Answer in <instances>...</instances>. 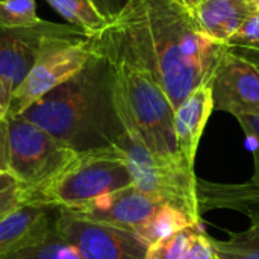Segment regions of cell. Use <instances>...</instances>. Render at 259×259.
I'll return each mask as SVG.
<instances>
[{"label":"cell","mask_w":259,"mask_h":259,"mask_svg":"<svg viewBox=\"0 0 259 259\" xmlns=\"http://www.w3.org/2000/svg\"><path fill=\"white\" fill-rule=\"evenodd\" d=\"M197 231H202V228H188L147 247L144 259H184L191 238Z\"/></svg>","instance_id":"obj_20"},{"label":"cell","mask_w":259,"mask_h":259,"mask_svg":"<svg viewBox=\"0 0 259 259\" xmlns=\"http://www.w3.org/2000/svg\"><path fill=\"white\" fill-rule=\"evenodd\" d=\"M94 2L109 21L115 20V17L120 14V11L123 9L126 3V0H94Z\"/></svg>","instance_id":"obj_26"},{"label":"cell","mask_w":259,"mask_h":259,"mask_svg":"<svg viewBox=\"0 0 259 259\" xmlns=\"http://www.w3.org/2000/svg\"><path fill=\"white\" fill-rule=\"evenodd\" d=\"M196 27L209 39L226 46L253 12L249 0H181Z\"/></svg>","instance_id":"obj_12"},{"label":"cell","mask_w":259,"mask_h":259,"mask_svg":"<svg viewBox=\"0 0 259 259\" xmlns=\"http://www.w3.org/2000/svg\"><path fill=\"white\" fill-rule=\"evenodd\" d=\"M9 105H11V96L6 91L5 85L0 82V120H5L8 117Z\"/></svg>","instance_id":"obj_27"},{"label":"cell","mask_w":259,"mask_h":259,"mask_svg":"<svg viewBox=\"0 0 259 259\" xmlns=\"http://www.w3.org/2000/svg\"><path fill=\"white\" fill-rule=\"evenodd\" d=\"M0 171H9V146H8V120H0Z\"/></svg>","instance_id":"obj_25"},{"label":"cell","mask_w":259,"mask_h":259,"mask_svg":"<svg viewBox=\"0 0 259 259\" xmlns=\"http://www.w3.org/2000/svg\"><path fill=\"white\" fill-rule=\"evenodd\" d=\"M188 228H202V226L182 209L168 203H162L147 220L135 226L132 232L147 247H150Z\"/></svg>","instance_id":"obj_15"},{"label":"cell","mask_w":259,"mask_h":259,"mask_svg":"<svg viewBox=\"0 0 259 259\" xmlns=\"http://www.w3.org/2000/svg\"><path fill=\"white\" fill-rule=\"evenodd\" d=\"M96 50V38H87L71 26L41 38L35 62L12 93L8 117H18L47 93L77 74Z\"/></svg>","instance_id":"obj_5"},{"label":"cell","mask_w":259,"mask_h":259,"mask_svg":"<svg viewBox=\"0 0 259 259\" xmlns=\"http://www.w3.org/2000/svg\"><path fill=\"white\" fill-rule=\"evenodd\" d=\"M18 117L74 152L118 146L123 127L115 109L114 74L97 38L87 65Z\"/></svg>","instance_id":"obj_2"},{"label":"cell","mask_w":259,"mask_h":259,"mask_svg":"<svg viewBox=\"0 0 259 259\" xmlns=\"http://www.w3.org/2000/svg\"><path fill=\"white\" fill-rule=\"evenodd\" d=\"M228 49H243L259 53V11H253L226 42Z\"/></svg>","instance_id":"obj_21"},{"label":"cell","mask_w":259,"mask_h":259,"mask_svg":"<svg viewBox=\"0 0 259 259\" xmlns=\"http://www.w3.org/2000/svg\"><path fill=\"white\" fill-rule=\"evenodd\" d=\"M200 212L209 209L238 211L249 219L259 217V190L247 184H214L197 179Z\"/></svg>","instance_id":"obj_14"},{"label":"cell","mask_w":259,"mask_h":259,"mask_svg":"<svg viewBox=\"0 0 259 259\" xmlns=\"http://www.w3.org/2000/svg\"><path fill=\"white\" fill-rule=\"evenodd\" d=\"M241 129L244 131L246 137L250 138V141L255 144L253 147V162H255V171L249 182H246L250 188L259 190V112L250 115H240L237 117Z\"/></svg>","instance_id":"obj_22"},{"label":"cell","mask_w":259,"mask_h":259,"mask_svg":"<svg viewBox=\"0 0 259 259\" xmlns=\"http://www.w3.org/2000/svg\"><path fill=\"white\" fill-rule=\"evenodd\" d=\"M15 187H20L18 181L11 173L0 171V194L11 190V188H15Z\"/></svg>","instance_id":"obj_28"},{"label":"cell","mask_w":259,"mask_h":259,"mask_svg":"<svg viewBox=\"0 0 259 259\" xmlns=\"http://www.w3.org/2000/svg\"><path fill=\"white\" fill-rule=\"evenodd\" d=\"M97 41L111 62L114 87L149 150L165 164L190 167L178 149L175 109L153 74L132 55L109 26L97 36Z\"/></svg>","instance_id":"obj_3"},{"label":"cell","mask_w":259,"mask_h":259,"mask_svg":"<svg viewBox=\"0 0 259 259\" xmlns=\"http://www.w3.org/2000/svg\"><path fill=\"white\" fill-rule=\"evenodd\" d=\"M3 259H80L77 250L55 229L44 238L33 241Z\"/></svg>","instance_id":"obj_18"},{"label":"cell","mask_w":259,"mask_h":259,"mask_svg":"<svg viewBox=\"0 0 259 259\" xmlns=\"http://www.w3.org/2000/svg\"><path fill=\"white\" fill-rule=\"evenodd\" d=\"M68 26L79 30L87 38L100 36L109 26V20L102 14L94 0H46Z\"/></svg>","instance_id":"obj_16"},{"label":"cell","mask_w":259,"mask_h":259,"mask_svg":"<svg viewBox=\"0 0 259 259\" xmlns=\"http://www.w3.org/2000/svg\"><path fill=\"white\" fill-rule=\"evenodd\" d=\"M132 185L127 156L118 146L74 152L47 181L23 190L27 203L74 211L96 197Z\"/></svg>","instance_id":"obj_4"},{"label":"cell","mask_w":259,"mask_h":259,"mask_svg":"<svg viewBox=\"0 0 259 259\" xmlns=\"http://www.w3.org/2000/svg\"><path fill=\"white\" fill-rule=\"evenodd\" d=\"M26 203H27L26 194L21 187H15V188H11V190L2 193L0 194V220L3 217H6L9 212L15 211L17 208H20Z\"/></svg>","instance_id":"obj_24"},{"label":"cell","mask_w":259,"mask_h":259,"mask_svg":"<svg viewBox=\"0 0 259 259\" xmlns=\"http://www.w3.org/2000/svg\"><path fill=\"white\" fill-rule=\"evenodd\" d=\"M253 61L256 62V65H258V68H259V58H258V59H253Z\"/></svg>","instance_id":"obj_30"},{"label":"cell","mask_w":259,"mask_h":259,"mask_svg":"<svg viewBox=\"0 0 259 259\" xmlns=\"http://www.w3.org/2000/svg\"><path fill=\"white\" fill-rule=\"evenodd\" d=\"M184 259H220V256L212 246V240L203 231H197L191 238Z\"/></svg>","instance_id":"obj_23"},{"label":"cell","mask_w":259,"mask_h":259,"mask_svg":"<svg viewBox=\"0 0 259 259\" xmlns=\"http://www.w3.org/2000/svg\"><path fill=\"white\" fill-rule=\"evenodd\" d=\"M252 226L231 234L228 240H212L220 259H259V217L250 219Z\"/></svg>","instance_id":"obj_17"},{"label":"cell","mask_w":259,"mask_h":259,"mask_svg":"<svg viewBox=\"0 0 259 259\" xmlns=\"http://www.w3.org/2000/svg\"><path fill=\"white\" fill-rule=\"evenodd\" d=\"M55 231L80 259H144L147 246L129 229L77 217L59 209Z\"/></svg>","instance_id":"obj_7"},{"label":"cell","mask_w":259,"mask_h":259,"mask_svg":"<svg viewBox=\"0 0 259 259\" xmlns=\"http://www.w3.org/2000/svg\"><path fill=\"white\" fill-rule=\"evenodd\" d=\"M212 111L214 100L209 83L196 88L175 109V135L178 149L184 161L193 168L205 126Z\"/></svg>","instance_id":"obj_13"},{"label":"cell","mask_w":259,"mask_h":259,"mask_svg":"<svg viewBox=\"0 0 259 259\" xmlns=\"http://www.w3.org/2000/svg\"><path fill=\"white\" fill-rule=\"evenodd\" d=\"M109 29L153 74L173 109L209 83L228 50L196 27L181 0H126Z\"/></svg>","instance_id":"obj_1"},{"label":"cell","mask_w":259,"mask_h":259,"mask_svg":"<svg viewBox=\"0 0 259 259\" xmlns=\"http://www.w3.org/2000/svg\"><path fill=\"white\" fill-rule=\"evenodd\" d=\"M214 111H223L235 118L259 112V68L253 58L228 49L211 80Z\"/></svg>","instance_id":"obj_8"},{"label":"cell","mask_w":259,"mask_h":259,"mask_svg":"<svg viewBox=\"0 0 259 259\" xmlns=\"http://www.w3.org/2000/svg\"><path fill=\"white\" fill-rule=\"evenodd\" d=\"M35 0H0V30L33 29L44 23Z\"/></svg>","instance_id":"obj_19"},{"label":"cell","mask_w":259,"mask_h":259,"mask_svg":"<svg viewBox=\"0 0 259 259\" xmlns=\"http://www.w3.org/2000/svg\"><path fill=\"white\" fill-rule=\"evenodd\" d=\"M65 26L67 24L44 21L33 29L0 30V82L11 97L30 71L41 38Z\"/></svg>","instance_id":"obj_10"},{"label":"cell","mask_w":259,"mask_h":259,"mask_svg":"<svg viewBox=\"0 0 259 259\" xmlns=\"http://www.w3.org/2000/svg\"><path fill=\"white\" fill-rule=\"evenodd\" d=\"M161 205V202L131 185L112 193L102 194L90 203L70 212L82 219L132 231L135 226L147 220Z\"/></svg>","instance_id":"obj_9"},{"label":"cell","mask_w":259,"mask_h":259,"mask_svg":"<svg viewBox=\"0 0 259 259\" xmlns=\"http://www.w3.org/2000/svg\"><path fill=\"white\" fill-rule=\"evenodd\" d=\"M59 209L26 203L0 220V259L47 237L55 229Z\"/></svg>","instance_id":"obj_11"},{"label":"cell","mask_w":259,"mask_h":259,"mask_svg":"<svg viewBox=\"0 0 259 259\" xmlns=\"http://www.w3.org/2000/svg\"><path fill=\"white\" fill-rule=\"evenodd\" d=\"M6 120L9 171L23 190L38 187L73 156L74 150L23 117Z\"/></svg>","instance_id":"obj_6"},{"label":"cell","mask_w":259,"mask_h":259,"mask_svg":"<svg viewBox=\"0 0 259 259\" xmlns=\"http://www.w3.org/2000/svg\"><path fill=\"white\" fill-rule=\"evenodd\" d=\"M249 3L253 11H259V0H249Z\"/></svg>","instance_id":"obj_29"}]
</instances>
